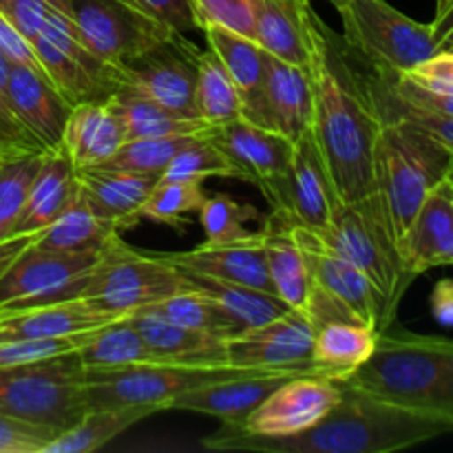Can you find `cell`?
<instances>
[{"label": "cell", "mask_w": 453, "mask_h": 453, "mask_svg": "<svg viewBox=\"0 0 453 453\" xmlns=\"http://www.w3.org/2000/svg\"><path fill=\"white\" fill-rule=\"evenodd\" d=\"M401 75H405L410 82L418 84L420 88L453 96V53L436 51L427 60L418 62V65L411 66L410 71Z\"/></svg>", "instance_id": "obj_49"}, {"label": "cell", "mask_w": 453, "mask_h": 453, "mask_svg": "<svg viewBox=\"0 0 453 453\" xmlns=\"http://www.w3.org/2000/svg\"><path fill=\"white\" fill-rule=\"evenodd\" d=\"M60 434V429L0 414V453H42Z\"/></svg>", "instance_id": "obj_48"}, {"label": "cell", "mask_w": 453, "mask_h": 453, "mask_svg": "<svg viewBox=\"0 0 453 453\" xmlns=\"http://www.w3.org/2000/svg\"><path fill=\"white\" fill-rule=\"evenodd\" d=\"M84 379L78 352L0 367V414L65 432L88 411Z\"/></svg>", "instance_id": "obj_8"}, {"label": "cell", "mask_w": 453, "mask_h": 453, "mask_svg": "<svg viewBox=\"0 0 453 453\" xmlns=\"http://www.w3.org/2000/svg\"><path fill=\"white\" fill-rule=\"evenodd\" d=\"M206 190L202 181H164L157 180L142 206V221L150 219L155 224L171 226L184 233L186 219L193 212H199Z\"/></svg>", "instance_id": "obj_44"}, {"label": "cell", "mask_w": 453, "mask_h": 453, "mask_svg": "<svg viewBox=\"0 0 453 453\" xmlns=\"http://www.w3.org/2000/svg\"><path fill=\"white\" fill-rule=\"evenodd\" d=\"M341 401V385L317 374H295L283 380L246 420L234 425L261 438H288L321 423Z\"/></svg>", "instance_id": "obj_17"}, {"label": "cell", "mask_w": 453, "mask_h": 453, "mask_svg": "<svg viewBox=\"0 0 453 453\" xmlns=\"http://www.w3.org/2000/svg\"><path fill=\"white\" fill-rule=\"evenodd\" d=\"M113 314L100 312L84 301H56L18 310H0V341L9 339H60L96 330L115 321Z\"/></svg>", "instance_id": "obj_28"}, {"label": "cell", "mask_w": 453, "mask_h": 453, "mask_svg": "<svg viewBox=\"0 0 453 453\" xmlns=\"http://www.w3.org/2000/svg\"><path fill=\"white\" fill-rule=\"evenodd\" d=\"M78 193V171L62 149L47 150L31 184L25 212L16 226L13 237H35L40 230L51 226Z\"/></svg>", "instance_id": "obj_31"}, {"label": "cell", "mask_w": 453, "mask_h": 453, "mask_svg": "<svg viewBox=\"0 0 453 453\" xmlns=\"http://www.w3.org/2000/svg\"><path fill=\"white\" fill-rule=\"evenodd\" d=\"M380 332L367 323L330 321L314 332L312 374L345 380L374 354Z\"/></svg>", "instance_id": "obj_32"}, {"label": "cell", "mask_w": 453, "mask_h": 453, "mask_svg": "<svg viewBox=\"0 0 453 453\" xmlns=\"http://www.w3.org/2000/svg\"><path fill=\"white\" fill-rule=\"evenodd\" d=\"M199 31L208 25L233 29L255 40V9L252 0H186Z\"/></svg>", "instance_id": "obj_47"}, {"label": "cell", "mask_w": 453, "mask_h": 453, "mask_svg": "<svg viewBox=\"0 0 453 453\" xmlns=\"http://www.w3.org/2000/svg\"><path fill=\"white\" fill-rule=\"evenodd\" d=\"M29 242H31V237H12V239H7V242L0 243V274L4 273V268L12 264L13 257H16L18 252H20Z\"/></svg>", "instance_id": "obj_55"}, {"label": "cell", "mask_w": 453, "mask_h": 453, "mask_svg": "<svg viewBox=\"0 0 453 453\" xmlns=\"http://www.w3.org/2000/svg\"><path fill=\"white\" fill-rule=\"evenodd\" d=\"M319 234L374 283L396 319L398 305L416 277L405 268L380 195L374 190L354 203L336 197L330 224Z\"/></svg>", "instance_id": "obj_5"}, {"label": "cell", "mask_w": 453, "mask_h": 453, "mask_svg": "<svg viewBox=\"0 0 453 453\" xmlns=\"http://www.w3.org/2000/svg\"><path fill=\"white\" fill-rule=\"evenodd\" d=\"M144 310H150V312L159 314L173 323H180L184 327L221 336V339H233L243 332L242 326L217 301H212L203 292L195 290L188 283H186L184 290L175 292V295L166 296V299L157 301Z\"/></svg>", "instance_id": "obj_39"}, {"label": "cell", "mask_w": 453, "mask_h": 453, "mask_svg": "<svg viewBox=\"0 0 453 453\" xmlns=\"http://www.w3.org/2000/svg\"><path fill=\"white\" fill-rule=\"evenodd\" d=\"M157 414L155 407H97L88 410L73 427L65 429L42 453H91L122 436L133 425Z\"/></svg>", "instance_id": "obj_33"}, {"label": "cell", "mask_w": 453, "mask_h": 453, "mask_svg": "<svg viewBox=\"0 0 453 453\" xmlns=\"http://www.w3.org/2000/svg\"><path fill=\"white\" fill-rule=\"evenodd\" d=\"M336 12L345 47L374 69L405 73L438 51L432 25L405 16L388 0H348Z\"/></svg>", "instance_id": "obj_9"}, {"label": "cell", "mask_w": 453, "mask_h": 453, "mask_svg": "<svg viewBox=\"0 0 453 453\" xmlns=\"http://www.w3.org/2000/svg\"><path fill=\"white\" fill-rule=\"evenodd\" d=\"M155 363L177 365H228V345L221 336L184 327L150 310L128 314Z\"/></svg>", "instance_id": "obj_24"}, {"label": "cell", "mask_w": 453, "mask_h": 453, "mask_svg": "<svg viewBox=\"0 0 453 453\" xmlns=\"http://www.w3.org/2000/svg\"><path fill=\"white\" fill-rule=\"evenodd\" d=\"M261 374L233 365H177V363H142L113 372H87L84 398L88 410L97 407H155L164 411L181 394L234 376Z\"/></svg>", "instance_id": "obj_10"}, {"label": "cell", "mask_w": 453, "mask_h": 453, "mask_svg": "<svg viewBox=\"0 0 453 453\" xmlns=\"http://www.w3.org/2000/svg\"><path fill=\"white\" fill-rule=\"evenodd\" d=\"M206 47L226 66L242 100V118L261 128H270L265 111V51L246 35L219 25L202 29ZM273 131V128H270Z\"/></svg>", "instance_id": "obj_20"}, {"label": "cell", "mask_w": 453, "mask_h": 453, "mask_svg": "<svg viewBox=\"0 0 453 453\" xmlns=\"http://www.w3.org/2000/svg\"><path fill=\"white\" fill-rule=\"evenodd\" d=\"M358 75H361V82L367 93V100L372 102V106H374V111L379 113L380 119H389V118L407 119V122L423 128L427 135H432L434 140L441 142L442 146H447V149L453 150V118L425 113V111H416V109H410V106L401 104V102L394 100V97L385 91V87L380 84V80L376 78L374 71H370V73H358Z\"/></svg>", "instance_id": "obj_45"}, {"label": "cell", "mask_w": 453, "mask_h": 453, "mask_svg": "<svg viewBox=\"0 0 453 453\" xmlns=\"http://www.w3.org/2000/svg\"><path fill=\"white\" fill-rule=\"evenodd\" d=\"M449 180L453 181V164H451V171H449Z\"/></svg>", "instance_id": "obj_59"}, {"label": "cell", "mask_w": 453, "mask_h": 453, "mask_svg": "<svg viewBox=\"0 0 453 453\" xmlns=\"http://www.w3.org/2000/svg\"><path fill=\"white\" fill-rule=\"evenodd\" d=\"M327 3H332V4H334L336 9H341V7H343L345 3H348V0H327Z\"/></svg>", "instance_id": "obj_58"}, {"label": "cell", "mask_w": 453, "mask_h": 453, "mask_svg": "<svg viewBox=\"0 0 453 453\" xmlns=\"http://www.w3.org/2000/svg\"><path fill=\"white\" fill-rule=\"evenodd\" d=\"M133 3L157 20H162L166 27H171L177 34H188V31L197 29L193 12H190L186 0H133Z\"/></svg>", "instance_id": "obj_51"}, {"label": "cell", "mask_w": 453, "mask_h": 453, "mask_svg": "<svg viewBox=\"0 0 453 453\" xmlns=\"http://www.w3.org/2000/svg\"><path fill=\"white\" fill-rule=\"evenodd\" d=\"M9 155H16V153H12V150H7V149H0V164H3Z\"/></svg>", "instance_id": "obj_57"}, {"label": "cell", "mask_w": 453, "mask_h": 453, "mask_svg": "<svg viewBox=\"0 0 453 453\" xmlns=\"http://www.w3.org/2000/svg\"><path fill=\"white\" fill-rule=\"evenodd\" d=\"M47 150L9 155L0 164V243L16 234V226L25 212L31 184L38 175Z\"/></svg>", "instance_id": "obj_40"}, {"label": "cell", "mask_w": 453, "mask_h": 453, "mask_svg": "<svg viewBox=\"0 0 453 453\" xmlns=\"http://www.w3.org/2000/svg\"><path fill=\"white\" fill-rule=\"evenodd\" d=\"M292 237L303 250L312 279V301L305 317L314 330L330 321L367 323L379 332L392 326L394 317L374 283L339 255L317 230L296 224L290 215Z\"/></svg>", "instance_id": "obj_6"}, {"label": "cell", "mask_w": 453, "mask_h": 453, "mask_svg": "<svg viewBox=\"0 0 453 453\" xmlns=\"http://www.w3.org/2000/svg\"><path fill=\"white\" fill-rule=\"evenodd\" d=\"M197 135H175V137H144V140H127L118 149V153L102 164V168L133 173V175L155 177L159 180L181 149L190 144Z\"/></svg>", "instance_id": "obj_43"}, {"label": "cell", "mask_w": 453, "mask_h": 453, "mask_svg": "<svg viewBox=\"0 0 453 453\" xmlns=\"http://www.w3.org/2000/svg\"><path fill=\"white\" fill-rule=\"evenodd\" d=\"M127 142L122 118L111 100L75 104L66 118L60 149L75 171L97 168L109 162Z\"/></svg>", "instance_id": "obj_25"}, {"label": "cell", "mask_w": 453, "mask_h": 453, "mask_svg": "<svg viewBox=\"0 0 453 453\" xmlns=\"http://www.w3.org/2000/svg\"><path fill=\"white\" fill-rule=\"evenodd\" d=\"M255 42L264 51L310 69L312 60V16L310 0H252Z\"/></svg>", "instance_id": "obj_26"}, {"label": "cell", "mask_w": 453, "mask_h": 453, "mask_svg": "<svg viewBox=\"0 0 453 453\" xmlns=\"http://www.w3.org/2000/svg\"><path fill=\"white\" fill-rule=\"evenodd\" d=\"M398 248L405 268L414 277L438 265H453V186L449 177L425 197Z\"/></svg>", "instance_id": "obj_21"}, {"label": "cell", "mask_w": 453, "mask_h": 453, "mask_svg": "<svg viewBox=\"0 0 453 453\" xmlns=\"http://www.w3.org/2000/svg\"><path fill=\"white\" fill-rule=\"evenodd\" d=\"M345 383L453 423V341L380 332L374 354Z\"/></svg>", "instance_id": "obj_3"}, {"label": "cell", "mask_w": 453, "mask_h": 453, "mask_svg": "<svg viewBox=\"0 0 453 453\" xmlns=\"http://www.w3.org/2000/svg\"><path fill=\"white\" fill-rule=\"evenodd\" d=\"M449 181H451V180H449ZM451 186H453V181H451Z\"/></svg>", "instance_id": "obj_60"}, {"label": "cell", "mask_w": 453, "mask_h": 453, "mask_svg": "<svg viewBox=\"0 0 453 453\" xmlns=\"http://www.w3.org/2000/svg\"><path fill=\"white\" fill-rule=\"evenodd\" d=\"M208 177H226V180H242L243 177L242 168L215 144L208 140L206 135H197L190 142L186 149L173 157L168 164L166 171L162 173L159 180L164 181H202Z\"/></svg>", "instance_id": "obj_42"}, {"label": "cell", "mask_w": 453, "mask_h": 453, "mask_svg": "<svg viewBox=\"0 0 453 453\" xmlns=\"http://www.w3.org/2000/svg\"><path fill=\"white\" fill-rule=\"evenodd\" d=\"M155 177L133 175L113 168L78 171V184L84 199L97 217L111 221L119 233L140 226V211L155 186Z\"/></svg>", "instance_id": "obj_30"}, {"label": "cell", "mask_w": 453, "mask_h": 453, "mask_svg": "<svg viewBox=\"0 0 453 453\" xmlns=\"http://www.w3.org/2000/svg\"><path fill=\"white\" fill-rule=\"evenodd\" d=\"M290 376L288 372H261V374L234 376L202 385L197 389L181 394L171 403L168 410L195 411L219 418L224 425H243V420Z\"/></svg>", "instance_id": "obj_23"}, {"label": "cell", "mask_w": 453, "mask_h": 453, "mask_svg": "<svg viewBox=\"0 0 453 453\" xmlns=\"http://www.w3.org/2000/svg\"><path fill=\"white\" fill-rule=\"evenodd\" d=\"M438 51L453 53V0H438L436 18L429 22Z\"/></svg>", "instance_id": "obj_53"}, {"label": "cell", "mask_w": 453, "mask_h": 453, "mask_svg": "<svg viewBox=\"0 0 453 453\" xmlns=\"http://www.w3.org/2000/svg\"><path fill=\"white\" fill-rule=\"evenodd\" d=\"M197 51L186 34H175L135 60L115 66L118 84L142 93L173 113L199 119L195 104Z\"/></svg>", "instance_id": "obj_14"}, {"label": "cell", "mask_w": 453, "mask_h": 453, "mask_svg": "<svg viewBox=\"0 0 453 453\" xmlns=\"http://www.w3.org/2000/svg\"><path fill=\"white\" fill-rule=\"evenodd\" d=\"M180 273L184 274L188 286L217 301L242 326V330L259 327L273 319L281 317V314L290 312V308L277 295H270V292L221 281V279L206 277V274L186 273V270H180Z\"/></svg>", "instance_id": "obj_37"}, {"label": "cell", "mask_w": 453, "mask_h": 453, "mask_svg": "<svg viewBox=\"0 0 453 453\" xmlns=\"http://www.w3.org/2000/svg\"><path fill=\"white\" fill-rule=\"evenodd\" d=\"M199 224L203 228V246H228L252 234L248 221H259L261 215L252 203L239 202L228 193L206 195L199 208Z\"/></svg>", "instance_id": "obj_41"}, {"label": "cell", "mask_w": 453, "mask_h": 453, "mask_svg": "<svg viewBox=\"0 0 453 453\" xmlns=\"http://www.w3.org/2000/svg\"><path fill=\"white\" fill-rule=\"evenodd\" d=\"M336 197L339 195L334 193L312 128H308L299 140H295L292 149L286 211L296 224L321 233L330 224Z\"/></svg>", "instance_id": "obj_22"}, {"label": "cell", "mask_w": 453, "mask_h": 453, "mask_svg": "<svg viewBox=\"0 0 453 453\" xmlns=\"http://www.w3.org/2000/svg\"><path fill=\"white\" fill-rule=\"evenodd\" d=\"M453 150L416 124L401 118L380 119L376 142V193L383 199L396 242L414 221L425 197L449 177Z\"/></svg>", "instance_id": "obj_4"}, {"label": "cell", "mask_w": 453, "mask_h": 453, "mask_svg": "<svg viewBox=\"0 0 453 453\" xmlns=\"http://www.w3.org/2000/svg\"><path fill=\"white\" fill-rule=\"evenodd\" d=\"M157 257L175 265L177 270L206 274V277L274 295L268 264H265L264 230H257L243 242L228 243V246H203L202 243L195 250L157 252Z\"/></svg>", "instance_id": "obj_18"}, {"label": "cell", "mask_w": 453, "mask_h": 453, "mask_svg": "<svg viewBox=\"0 0 453 453\" xmlns=\"http://www.w3.org/2000/svg\"><path fill=\"white\" fill-rule=\"evenodd\" d=\"M96 330L80 332V334H73V336H60V339L0 341V367L27 365V363L47 361V358L62 357V354L78 352V349L87 343L88 336H91Z\"/></svg>", "instance_id": "obj_46"}, {"label": "cell", "mask_w": 453, "mask_h": 453, "mask_svg": "<svg viewBox=\"0 0 453 453\" xmlns=\"http://www.w3.org/2000/svg\"><path fill=\"white\" fill-rule=\"evenodd\" d=\"M109 100L115 106L119 118H122L127 140L195 135V133H203L208 128L202 119L173 113L166 106L149 100L146 96L128 87H118V91Z\"/></svg>", "instance_id": "obj_34"}, {"label": "cell", "mask_w": 453, "mask_h": 453, "mask_svg": "<svg viewBox=\"0 0 453 453\" xmlns=\"http://www.w3.org/2000/svg\"><path fill=\"white\" fill-rule=\"evenodd\" d=\"M66 7L84 47L111 66L127 65L177 34L133 0H66Z\"/></svg>", "instance_id": "obj_11"}, {"label": "cell", "mask_w": 453, "mask_h": 453, "mask_svg": "<svg viewBox=\"0 0 453 453\" xmlns=\"http://www.w3.org/2000/svg\"><path fill=\"white\" fill-rule=\"evenodd\" d=\"M102 250H53L27 243L0 274V310L71 301Z\"/></svg>", "instance_id": "obj_13"}, {"label": "cell", "mask_w": 453, "mask_h": 453, "mask_svg": "<svg viewBox=\"0 0 453 453\" xmlns=\"http://www.w3.org/2000/svg\"><path fill=\"white\" fill-rule=\"evenodd\" d=\"M312 133L334 193L343 202H361L376 190L374 157L380 118L349 65L343 38L312 16Z\"/></svg>", "instance_id": "obj_1"}, {"label": "cell", "mask_w": 453, "mask_h": 453, "mask_svg": "<svg viewBox=\"0 0 453 453\" xmlns=\"http://www.w3.org/2000/svg\"><path fill=\"white\" fill-rule=\"evenodd\" d=\"M197 80H195V104L206 127H221L242 118V100L237 87L219 58L206 49L197 51Z\"/></svg>", "instance_id": "obj_38"}, {"label": "cell", "mask_w": 453, "mask_h": 453, "mask_svg": "<svg viewBox=\"0 0 453 453\" xmlns=\"http://www.w3.org/2000/svg\"><path fill=\"white\" fill-rule=\"evenodd\" d=\"M0 149L12 153H31V150H47L13 115L9 102L0 96Z\"/></svg>", "instance_id": "obj_50"}, {"label": "cell", "mask_w": 453, "mask_h": 453, "mask_svg": "<svg viewBox=\"0 0 453 453\" xmlns=\"http://www.w3.org/2000/svg\"><path fill=\"white\" fill-rule=\"evenodd\" d=\"M312 321L305 314L290 310L226 341L228 365L242 370L312 374Z\"/></svg>", "instance_id": "obj_16"}, {"label": "cell", "mask_w": 453, "mask_h": 453, "mask_svg": "<svg viewBox=\"0 0 453 453\" xmlns=\"http://www.w3.org/2000/svg\"><path fill=\"white\" fill-rule=\"evenodd\" d=\"M44 75L71 106L84 102H106L118 91L115 66L93 56L78 38L66 0L47 20L40 35L31 40Z\"/></svg>", "instance_id": "obj_12"}, {"label": "cell", "mask_w": 453, "mask_h": 453, "mask_svg": "<svg viewBox=\"0 0 453 453\" xmlns=\"http://www.w3.org/2000/svg\"><path fill=\"white\" fill-rule=\"evenodd\" d=\"M310 71L265 51V111L270 128L288 140H299L312 128Z\"/></svg>", "instance_id": "obj_29"}, {"label": "cell", "mask_w": 453, "mask_h": 453, "mask_svg": "<svg viewBox=\"0 0 453 453\" xmlns=\"http://www.w3.org/2000/svg\"><path fill=\"white\" fill-rule=\"evenodd\" d=\"M0 51L4 53V58H7L12 65H22L42 71L29 40H27L25 35L3 16V13H0Z\"/></svg>", "instance_id": "obj_52"}, {"label": "cell", "mask_w": 453, "mask_h": 453, "mask_svg": "<svg viewBox=\"0 0 453 453\" xmlns=\"http://www.w3.org/2000/svg\"><path fill=\"white\" fill-rule=\"evenodd\" d=\"M7 102L22 127L47 150L60 149L62 131L73 106L38 69L12 65L7 80Z\"/></svg>", "instance_id": "obj_19"}, {"label": "cell", "mask_w": 453, "mask_h": 453, "mask_svg": "<svg viewBox=\"0 0 453 453\" xmlns=\"http://www.w3.org/2000/svg\"><path fill=\"white\" fill-rule=\"evenodd\" d=\"M336 383L341 401L308 432L261 438L224 425L202 445L211 451L250 453H392L453 434L451 420L383 401L345 380Z\"/></svg>", "instance_id": "obj_2"}, {"label": "cell", "mask_w": 453, "mask_h": 453, "mask_svg": "<svg viewBox=\"0 0 453 453\" xmlns=\"http://www.w3.org/2000/svg\"><path fill=\"white\" fill-rule=\"evenodd\" d=\"M429 305H432V314L441 326L453 327V281L451 279H442L434 286L432 299H429Z\"/></svg>", "instance_id": "obj_54"}, {"label": "cell", "mask_w": 453, "mask_h": 453, "mask_svg": "<svg viewBox=\"0 0 453 453\" xmlns=\"http://www.w3.org/2000/svg\"><path fill=\"white\" fill-rule=\"evenodd\" d=\"M203 135L242 168L246 181L259 186L273 211H286L295 142L243 118L221 127H208Z\"/></svg>", "instance_id": "obj_15"}, {"label": "cell", "mask_w": 453, "mask_h": 453, "mask_svg": "<svg viewBox=\"0 0 453 453\" xmlns=\"http://www.w3.org/2000/svg\"><path fill=\"white\" fill-rule=\"evenodd\" d=\"M9 69H12V62L4 58V53L0 51V96L7 100V80H9Z\"/></svg>", "instance_id": "obj_56"}, {"label": "cell", "mask_w": 453, "mask_h": 453, "mask_svg": "<svg viewBox=\"0 0 453 453\" xmlns=\"http://www.w3.org/2000/svg\"><path fill=\"white\" fill-rule=\"evenodd\" d=\"M261 230H264L265 264H268L274 295L290 310L308 314L310 301H312V279H310L303 250L292 237L290 212L273 211L265 217Z\"/></svg>", "instance_id": "obj_27"}, {"label": "cell", "mask_w": 453, "mask_h": 453, "mask_svg": "<svg viewBox=\"0 0 453 453\" xmlns=\"http://www.w3.org/2000/svg\"><path fill=\"white\" fill-rule=\"evenodd\" d=\"M115 234L122 233L111 221L93 212L78 184L73 202L51 226L31 237V242L53 250H102Z\"/></svg>", "instance_id": "obj_36"}, {"label": "cell", "mask_w": 453, "mask_h": 453, "mask_svg": "<svg viewBox=\"0 0 453 453\" xmlns=\"http://www.w3.org/2000/svg\"><path fill=\"white\" fill-rule=\"evenodd\" d=\"M84 372H113L124 367L155 363L144 339L128 317H119L97 327L78 349Z\"/></svg>", "instance_id": "obj_35"}, {"label": "cell", "mask_w": 453, "mask_h": 453, "mask_svg": "<svg viewBox=\"0 0 453 453\" xmlns=\"http://www.w3.org/2000/svg\"><path fill=\"white\" fill-rule=\"evenodd\" d=\"M184 274L153 250H135L115 234L84 279L75 299L113 317L144 310L184 290Z\"/></svg>", "instance_id": "obj_7"}]
</instances>
